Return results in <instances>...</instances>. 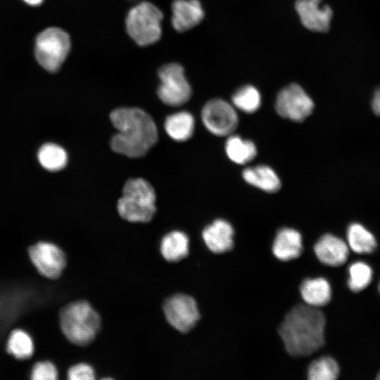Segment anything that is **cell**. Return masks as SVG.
<instances>
[{
  "instance_id": "cell-1",
  "label": "cell",
  "mask_w": 380,
  "mask_h": 380,
  "mask_svg": "<svg viewBox=\"0 0 380 380\" xmlns=\"http://www.w3.org/2000/svg\"><path fill=\"white\" fill-rule=\"evenodd\" d=\"M110 119L117 129L110 140L112 150L129 158L144 156L158 140V130L153 118L139 108H119Z\"/></svg>"
},
{
  "instance_id": "cell-2",
  "label": "cell",
  "mask_w": 380,
  "mask_h": 380,
  "mask_svg": "<svg viewBox=\"0 0 380 380\" xmlns=\"http://www.w3.org/2000/svg\"><path fill=\"white\" fill-rule=\"evenodd\" d=\"M325 324V317L317 308L300 304L286 315L279 334L290 355H308L324 344Z\"/></svg>"
},
{
  "instance_id": "cell-3",
  "label": "cell",
  "mask_w": 380,
  "mask_h": 380,
  "mask_svg": "<svg viewBox=\"0 0 380 380\" xmlns=\"http://www.w3.org/2000/svg\"><path fill=\"white\" fill-rule=\"evenodd\" d=\"M156 193L151 184L143 178L128 179L118 199L117 208L121 217L131 222H147L154 216Z\"/></svg>"
},
{
  "instance_id": "cell-4",
  "label": "cell",
  "mask_w": 380,
  "mask_h": 380,
  "mask_svg": "<svg viewBox=\"0 0 380 380\" xmlns=\"http://www.w3.org/2000/svg\"><path fill=\"white\" fill-rule=\"evenodd\" d=\"M61 329L72 343L86 346L96 337L101 327V318L87 301L80 300L66 305L60 315Z\"/></svg>"
},
{
  "instance_id": "cell-5",
  "label": "cell",
  "mask_w": 380,
  "mask_h": 380,
  "mask_svg": "<svg viewBox=\"0 0 380 380\" xmlns=\"http://www.w3.org/2000/svg\"><path fill=\"white\" fill-rule=\"evenodd\" d=\"M163 13L153 4L142 1L132 7L125 20L129 37L139 46L157 42L162 35Z\"/></svg>"
},
{
  "instance_id": "cell-6",
  "label": "cell",
  "mask_w": 380,
  "mask_h": 380,
  "mask_svg": "<svg viewBox=\"0 0 380 380\" xmlns=\"http://www.w3.org/2000/svg\"><path fill=\"white\" fill-rule=\"evenodd\" d=\"M70 49V39L58 27H49L40 32L35 41V57L39 65L51 72L58 71Z\"/></svg>"
},
{
  "instance_id": "cell-7",
  "label": "cell",
  "mask_w": 380,
  "mask_h": 380,
  "mask_svg": "<svg viewBox=\"0 0 380 380\" xmlns=\"http://www.w3.org/2000/svg\"><path fill=\"white\" fill-rule=\"evenodd\" d=\"M158 73L160 81L158 96L163 103L179 106L189 100L191 88L181 65L175 63L164 65L160 68Z\"/></svg>"
},
{
  "instance_id": "cell-8",
  "label": "cell",
  "mask_w": 380,
  "mask_h": 380,
  "mask_svg": "<svg viewBox=\"0 0 380 380\" xmlns=\"http://www.w3.org/2000/svg\"><path fill=\"white\" fill-rule=\"evenodd\" d=\"M275 108L281 117L301 122L312 113L314 103L300 86L291 84L279 92Z\"/></svg>"
},
{
  "instance_id": "cell-9",
  "label": "cell",
  "mask_w": 380,
  "mask_h": 380,
  "mask_svg": "<svg viewBox=\"0 0 380 380\" xmlns=\"http://www.w3.org/2000/svg\"><path fill=\"white\" fill-rule=\"evenodd\" d=\"M163 311L168 323L182 333L192 329L200 318L196 300L186 294L178 293L169 297L164 302Z\"/></svg>"
},
{
  "instance_id": "cell-10",
  "label": "cell",
  "mask_w": 380,
  "mask_h": 380,
  "mask_svg": "<svg viewBox=\"0 0 380 380\" xmlns=\"http://www.w3.org/2000/svg\"><path fill=\"white\" fill-rule=\"evenodd\" d=\"M202 122L205 128L216 136H227L236 128L239 122L234 108L222 99L207 102L201 111Z\"/></svg>"
},
{
  "instance_id": "cell-11",
  "label": "cell",
  "mask_w": 380,
  "mask_h": 380,
  "mask_svg": "<svg viewBox=\"0 0 380 380\" xmlns=\"http://www.w3.org/2000/svg\"><path fill=\"white\" fill-rule=\"evenodd\" d=\"M30 259L38 271L49 279L61 276L66 265L63 251L57 246L39 242L29 249Z\"/></svg>"
},
{
  "instance_id": "cell-12",
  "label": "cell",
  "mask_w": 380,
  "mask_h": 380,
  "mask_svg": "<svg viewBox=\"0 0 380 380\" xmlns=\"http://www.w3.org/2000/svg\"><path fill=\"white\" fill-rule=\"evenodd\" d=\"M296 10L303 26L315 32H327L332 17L331 8L322 0H297Z\"/></svg>"
},
{
  "instance_id": "cell-13",
  "label": "cell",
  "mask_w": 380,
  "mask_h": 380,
  "mask_svg": "<svg viewBox=\"0 0 380 380\" xmlns=\"http://www.w3.org/2000/svg\"><path fill=\"white\" fill-rule=\"evenodd\" d=\"M314 251L320 262L333 267L344 264L349 255L348 244L331 234L323 235L315 243Z\"/></svg>"
},
{
  "instance_id": "cell-14",
  "label": "cell",
  "mask_w": 380,
  "mask_h": 380,
  "mask_svg": "<svg viewBox=\"0 0 380 380\" xmlns=\"http://www.w3.org/2000/svg\"><path fill=\"white\" fill-rule=\"evenodd\" d=\"M172 25L182 32L197 25L203 20L204 12L198 0H175L171 6Z\"/></svg>"
},
{
  "instance_id": "cell-15",
  "label": "cell",
  "mask_w": 380,
  "mask_h": 380,
  "mask_svg": "<svg viewBox=\"0 0 380 380\" xmlns=\"http://www.w3.org/2000/svg\"><path fill=\"white\" fill-rule=\"evenodd\" d=\"M233 236L232 226L221 219L205 227L202 232L206 246L215 253H222L231 250L234 245Z\"/></svg>"
},
{
  "instance_id": "cell-16",
  "label": "cell",
  "mask_w": 380,
  "mask_h": 380,
  "mask_svg": "<svg viewBox=\"0 0 380 380\" xmlns=\"http://www.w3.org/2000/svg\"><path fill=\"white\" fill-rule=\"evenodd\" d=\"M303 250L302 236L296 229H281L274 239L272 252L280 260L288 261L298 258Z\"/></svg>"
},
{
  "instance_id": "cell-17",
  "label": "cell",
  "mask_w": 380,
  "mask_h": 380,
  "mask_svg": "<svg viewBox=\"0 0 380 380\" xmlns=\"http://www.w3.org/2000/svg\"><path fill=\"white\" fill-rule=\"evenodd\" d=\"M243 179L249 184L264 191L274 193L281 187V181L270 167L259 165L247 167L242 172Z\"/></svg>"
},
{
  "instance_id": "cell-18",
  "label": "cell",
  "mask_w": 380,
  "mask_h": 380,
  "mask_svg": "<svg viewBox=\"0 0 380 380\" xmlns=\"http://www.w3.org/2000/svg\"><path fill=\"white\" fill-rule=\"evenodd\" d=\"M300 292L305 304L316 308L327 305L331 298V286L327 279L322 277L304 280Z\"/></svg>"
},
{
  "instance_id": "cell-19",
  "label": "cell",
  "mask_w": 380,
  "mask_h": 380,
  "mask_svg": "<svg viewBox=\"0 0 380 380\" xmlns=\"http://www.w3.org/2000/svg\"><path fill=\"white\" fill-rule=\"evenodd\" d=\"M163 257L169 262H178L187 256L189 240L186 234L172 231L165 234L160 246Z\"/></svg>"
},
{
  "instance_id": "cell-20",
  "label": "cell",
  "mask_w": 380,
  "mask_h": 380,
  "mask_svg": "<svg viewBox=\"0 0 380 380\" xmlns=\"http://www.w3.org/2000/svg\"><path fill=\"white\" fill-rule=\"evenodd\" d=\"M195 120L186 111H179L168 115L165 120V129L167 135L175 141H184L193 134Z\"/></svg>"
},
{
  "instance_id": "cell-21",
  "label": "cell",
  "mask_w": 380,
  "mask_h": 380,
  "mask_svg": "<svg viewBox=\"0 0 380 380\" xmlns=\"http://www.w3.org/2000/svg\"><path fill=\"white\" fill-rule=\"evenodd\" d=\"M346 235L348 247L357 253H371L376 248L374 236L360 223L350 224Z\"/></svg>"
},
{
  "instance_id": "cell-22",
  "label": "cell",
  "mask_w": 380,
  "mask_h": 380,
  "mask_svg": "<svg viewBox=\"0 0 380 380\" xmlns=\"http://www.w3.org/2000/svg\"><path fill=\"white\" fill-rule=\"evenodd\" d=\"M225 151L232 162L239 165L251 161L257 154V148L253 141L237 135L229 137L225 144Z\"/></svg>"
},
{
  "instance_id": "cell-23",
  "label": "cell",
  "mask_w": 380,
  "mask_h": 380,
  "mask_svg": "<svg viewBox=\"0 0 380 380\" xmlns=\"http://www.w3.org/2000/svg\"><path fill=\"white\" fill-rule=\"evenodd\" d=\"M37 156L41 165L49 171L61 170L68 163V154L65 150L53 143L44 144L39 148Z\"/></svg>"
},
{
  "instance_id": "cell-24",
  "label": "cell",
  "mask_w": 380,
  "mask_h": 380,
  "mask_svg": "<svg viewBox=\"0 0 380 380\" xmlns=\"http://www.w3.org/2000/svg\"><path fill=\"white\" fill-rule=\"evenodd\" d=\"M234 106L246 113L256 111L260 106L261 96L258 90L251 85L239 89L232 96Z\"/></svg>"
},
{
  "instance_id": "cell-25",
  "label": "cell",
  "mask_w": 380,
  "mask_h": 380,
  "mask_svg": "<svg viewBox=\"0 0 380 380\" xmlns=\"http://www.w3.org/2000/svg\"><path fill=\"white\" fill-rule=\"evenodd\" d=\"M338 374V365L330 357H322L313 361L308 370V376L310 380H334Z\"/></svg>"
},
{
  "instance_id": "cell-26",
  "label": "cell",
  "mask_w": 380,
  "mask_h": 380,
  "mask_svg": "<svg viewBox=\"0 0 380 380\" xmlns=\"http://www.w3.org/2000/svg\"><path fill=\"white\" fill-rule=\"evenodd\" d=\"M348 285L354 292L365 289L372 281L373 274L371 267L362 261L352 263L348 268Z\"/></svg>"
},
{
  "instance_id": "cell-27",
  "label": "cell",
  "mask_w": 380,
  "mask_h": 380,
  "mask_svg": "<svg viewBox=\"0 0 380 380\" xmlns=\"http://www.w3.org/2000/svg\"><path fill=\"white\" fill-rule=\"evenodd\" d=\"M7 348L10 353L18 359L30 357L34 350L33 343L30 336L20 329H16L11 333L8 341Z\"/></svg>"
},
{
  "instance_id": "cell-28",
  "label": "cell",
  "mask_w": 380,
  "mask_h": 380,
  "mask_svg": "<svg viewBox=\"0 0 380 380\" xmlns=\"http://www.w3.org/2000/svg\"><path fill=\"white\" fill-rule=\"evenodd\" d=\"M57 375L56 367L50 362L43 361L33 367L31 378L35 380H54Z\"/></svg>"
},
{
  "instance_id": "cell-29",
  "label": "cell",
  "mask_w": 380,
  "mask_h": 380,
  "mask_svg": "<svg viewBox=\"0 0 380 380\" xmlns=\"http://www.w3.org/2000/svg\"><path fill=\"white\" fill-rule=\"evenodd\" d=\"M68 376L70 380H93L95 378V372L89 365L80 363L70 368Z\"/></svg>"
},
{
  "instance_id": "cell-30",
  "label": "cell",
  "mask_w": 380,
  "mask_h": 380,
  "mask_svg": "<svg viewBox=\"0 0 380 380\" xmlns=\"http://www.w3.org/2000/svg\"><path fill=\"white\" fill-rule=\"evenodd\" d=\"M372 108L374 113L380 116V88L378 89L373 96L372 101Z\"/></svg>"
},
{
  "instance_id": "cell-31",
  "label": "cell",
  "mask_w": 380,
  "mask_h": 380,
  "mask_svg": "<svg viewBox=\"0 0 380 380\" xmlns=\"http://www.w3.org/2000/svg\"><path fill=\"white\" fill-rule=\"evenodd\" d=\"M26 4L32 6H37L42 4L44 0H23Z\"/></svg>"
},
{
  "instance_id": "cell-32",
  "label": "cell",
  "mask_w": 380,
  "mask_h": 380,
  "mask_svg": "<svg viewBox=\"0 0 380 380\" xmlns=\"http://www.w3.org/2000/svg\"><path fill=\"white\" fill-rule=\"evenodd\" d=\"M376 379L380 380V372L378 374Z\"/></svg>"
},
{
  "instance_id": "cell-33",
  "label": "cell",
  "mask_w": 380,
  "mask_h": 380,
  "mask_svg": "<svg viewBox=\"0 0 380 380\" xmlns=\"http://www.w3.org/2000/svg\"><path fill=\"white\" fill-rule=\"evenodd\" d=\"M379 292H380V283H379Z\"/></svg>"
},
{
  "instance_id": "cell-34",
  "label": "cell",
  "mask_w": 380,
  "mask_h": 380,
  "mask_svg": "<svg viewBox=\"0 0 380 380\" xmlns=\"http://www.w3.org/2000/svg\"><path fill=\"white\" fill-rule=\"evenodd\" d=\"M128 1H134V0H128Z\"/></svg>"
}]
</instances>
